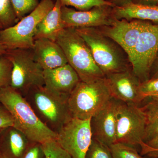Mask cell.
Returning a JSON list of instances; mask_svg holds the SVG:
<instances>
[{
    "instance_id": "cell-11",
    "label": "cell",
    "mask_w": 158,
    "mask_h": 158,
    "mask_svg": "<svg viewBox=\"0 0 158 158\" xmlns=\"http://www.w3.org/2000/svg\"><path fill=\"white\" fill-rule=\"evenodd\" d=\"M109 6H96L86 11H80L62 6V17L65 28H100L111 25L115 19Z\"/></svg>"
},
{
    "instance_id": "cell-23",
    "label": "cell",
    "mask_w": 158,
    "mask_h": 158,
    "mask_svg": "<svg viewBox=\"0 0 158 158\" xmlns=\"http://www.w3.org/2000/svg\"><path fill=\"white\" fill-rule=\"evenodd\" d=\"M18 21L30 14L40 3L39 0H11Z\"/></svg>"
},
{
    "instance_id": "cell-16",
    "label": "cell",
    "mask_w": 158,
    "mask_h": 158,
    "mask_svg": "<svg viewBox=\"0 0 158 158\" xmlns=\"http://www.w3.org/2000/svg\"><path fill=\"white\" fill-rule=\"evenodd\" d=\"M32 51L35 61L43 70L53 69L68 64L61 47L53 40L45 38L35 40Z\"/></svg>"
},
{
    "instance_id": "cell-36",
    "label": "cell",
    "mask_w": 158,
    "mask_h": 158,
    "mask_svg": "<svg viewBox=\"0 0 158 158\" xmlns=\"http://www.w3.org/2000/svg\"><path fill=\"white\" fill-rule=\"evenodd\" d=\"M143 156L144 158H158V155H145Z\"/></svg>"
},
{
    "instance_id": "cell-34",
    "label": "cell",
    "mask_w": 158,
    "mask_h": 158,
    "mask_svg": "<svg viewBox=\"0 0 158 158\" xmlns=\"http://www.w3.org/2000/svg\"><path fill=\"white\" fill-rule=\"evenodd\" d=\"M7 52L6 48L0 41V57L6 55Z\"/></svg>"
},
{
    "instance_id": "cell-1",
    "label": "cell",
    "mask_w": 158,
    "mask_h": 158,
    "mask_svg": "<svg viewBox=\"0 0 158 158\" xmlns=\"http://www.w3.org/2000/svg\"><path fill=\"white\" fill-rule=\"evenodd\" d=\"M0 103L12 116L14 127L31 142L42 144L56 139L57 133L40 119L25 98L11 86L0 89Z\"/></svg>"
},
{
    "instance_id": "cell-37",
    "label": "cell",
    "mask_w": 158,
    "mask_h": 158,
    "mask_svg": "<svg viewBox=\"0 0 158 158\" xmlns=\"http://www.w3.org/2000/svg\"><path fill=\"white\" fill-rule=\"evenodd\" d=\"M0 158H7L6 156H4V155L0 152Z\"/></svg>"
},
{
    "instance_id": "cell-3",
    "label": "cell",
    "mask_w": 158,
    "mask_h": 158,
    "mask_svg": "<svg viewBox=\"0 0 158 158\" xmlns=\"http://www.w3.org/2000/svg\"><path fill=\"white\" fill-rule=\"evenodd\" d=\"M56 41L61 47L68 64L76 72L81 81L90 82L105 77L87 44L75 28H65Z\"/></svg>"
},
{
    "instance_id": "cell-20",
    "label": "cell",
    "mask_w": 158,
    "mask_h": 158,
    "mask_svg": "<svg viewBox=\"0 0 158 158\" xmlns=\"http://www.w3.org/2000/svg\"><path fill=\"white\" fill-rule=\"evenodd\" d=\"M152 98L150 101L141 107L146 118V127L143 142L158 136V97Z\"/></svg>"
},
{
    "instance_id": "cell-26",
    "label": "cell",
    "mask_w": 158,
    "mask_h": 158,
    "mask_svg": "<svg viewBox=\"0 0 158 158\" xmlns=\"http://www.w3.org/2000/svg\"><path fill=\"white\" fill-rule=\"evenodd\" d=\"M41 144L46 158H73L56 140L47 141Z\"/></svg>"
},
{
    "instance_id": "cell-15",
    "label": "cell",
    "mask_w": 158,
    "mask_h": 158,
    "mask_svg": "<svg viewBox=\"0 0 158 158\" xmlns=\"http://www.w3.org/2000/svg\"><path fill=\"white\" fill-rule=\"evenodd\" d=\"M44 87L58 96L67 99L79 82L80 78L69 64L44 70Z\"/></svg>"
},
{
    "instance_id": "cell-38",
    "label": "cell",
    "mask_w": 158,
    "mask_h": 158,
    "mask_svg": "<svg viewBox=\"0 0 158 158\" xmlns=\"http://www.w3.org/2000/svg\"><path fill=\"white\" fill-rule=\"evenodd\" d=\"M3 29V28L2 26V25H1V24L0 23V29Z\"/></svg>"
},
{
    "instance_id": "cell-35",
    "label": "cell",
    "mask_w": 158,
    "mask_h": 158,
    "mask_svg": "<svg viewBox=\"0 0 158 158\" xmlns=\"http://www.w3.org/2000/svg\"><path fill=\"white\" fill-rule=\"evenodd\" d=\"M156 63L155 72V73L154 74L152 78H158V54L156 58L155 62H156Z\"/></svg>"
},
{
    "instance_id": "cell-7",
    "label": "cell",
    "mask_w": 158,
    "mask_h": 158,
    "mask_svg": "<svg viewBox=\"0 0 158 158\" xmlns=\"http://www.w3.org/2000/svg\"><path fill=\"white\" fill-rule=\"evenodd\" d=\"M6 56L12 64L11 85L25 96L29 91L44 86V70L34 59L32 49L7 51Z\"/></svg>"
},
{
    "instance_id": "cell-2",
    "label": "cell",
    "mask_w": 158,
    "mask_h": 158,
    "mask_svg": "<svg viewBox=\"0 0 158 158\" xmlns=\"http://www.w3.org/2000/svg\"><path fill=\"white\" fill-rule=\"evenodd\" d=\"M75 29L87 44L95 63L105 77L131 68L127 54L98 28Z\"/></svg>"
},
{
    "instance_id": "cell-9",
    "label": "cell",
    "mask_w": 158,
    "mask_h": 158,
    "mask_svg": "<svg viewBox=\"0 0 158 158\" xmlns=\"http://www.w3.org/2000/svg\"><path fill=\"white\" fill-rule=\"evenodd\" d=\"M145 127L146 118L141 107L120 102L116 114V143L140 148Z\"/></svg>"
},
{
    "instance_id": "cell-31",
    "label": "cell",
    "mask_w": 158,
    "mask_h": 158,
    "mask_svg": "<svg viewBox=\"0 0 158 158\" xmlns=\"http://www.w3.org/2000/svg\"><path fill=\"white\" fill-rule=\"evenodd\" d=\"M23 158H46L42 144L32 142Z\"/></svg>"
},
{
    "instance_id": "cell-14",
    "label": "cell",
    "mask_w": 158,
    "mask_h": 158,
    "mask_svg": "<svg viewBox=\"0 0 158 158\" xmlns=\"http://www.w3.org/2000/svg\"><path fill=\"white\" fill-rule=\"evenodd\" d=\"M112 97L119 101L138 105L143 101L139 93L141 82L132 69L105 77Z\"/></svg>"
},
{
    "instance_id": "cell-6",
    "label": "cell",
    "mask_w": 158,
    "mask_h": 158,
    "mask_svg": "<svg viewBox=\"0 0 158 158\" xmlns=\"http://www.w3.org/2000/svg\"><path fill=\"white\" fill-rule=\"evenodd\" d=\"M54 0H41L37 8L15 24L0 31V41L7 51L16 49H32L37 26L53 8Z\"/></svg>"
},
{
    "instance_id": "cell-21",
    "label": "cell",
    "mask_w": 158,
    "mask_h": 158,
    "mask_svg": "<svg viewBox=\"0 0 158 158\" xmlns=\"http://www.w3.org/2000/svg\"><path fill=\"white\" fill-rule=\"evenodd\" d=\"M18 21L11 0H0V23L3 29L13 26Z\"/></svg>"
},
{
    "instance_id": "cell-22",
    "label": "cell",
    "mask_w": 158,
    "mask_h": 158,
    "mask_svg": "<svg viewBox=\"0 0 158 158\" xmlns=\"http://www.w3.org/2000/svg\"><path fill=\"white\" fill-rule=\"evenodd\" d=\"M62 6L73 7L80 11H86L96 6H114L105 0H58Z\"/></svg>"
},
{
    "instance_id": "cell-32",
    "label": "cell",
    "mask_w": 158,
    "mask_h": 158,
    "mask_svg": "<svg viewBox=\"0 0 158 158\" xmlns=\"http://www.w3.org/2000/svg\"><path fill=\"white\" fill-rule=\"evenodd\" d=\"M112 4L114 7H121L133 3L134 0H105Z\"/></svg>"
},
{
    "instance_id": "cell-29",
    "label": "cell",
    "mask_w": 158,
    "mask_h": 158,
    "mask_svg": "<svg viewBox=\"0 0 158 158\" xmlns=\"http://www.w3.org/2000/svg\"><path fill=\"white\" fill-rule=\"evenodd\" d=\"M140 153L142 156L158 155V136L143 142L140 145Z\"/></svg>"
},
{
    "instance_id": "cell-25",
    "label": "cell",
    "mask_w": 158,
    "mask_h": 158,
    "mask_svg": "<svg viewBox=\"0 0 158 158\" xmlns=\"http://www.w3.org/2000/svg\"><path fill=\"white\" fill-rule=\"evenodd\" d=\"M110 148L113 158H144L138 150L126 144L116 143Z\"/></svg>"
},
{
    "instance_id": "cell-24",
    "label": "cell",
    "mask_w": 158,
    "mask_h": 158,
    "mask_svg": "<svg viewBox=\"0 0 158 158\" xmlns=\"http://www.w3.org/2000/svg\"><path fill=\"white\" fill-rule=\"evenodd\" d=\"M85 158H113L109 146L92 138Z\"/></svg>"
},
{
    "instance_id": "cell-5",
    "label": "cell",
    "mask_w": 158,
    "mask_h": 158,
    "mask_svg": "<svg viewBox=\"0 0 158 158\" xmlns=\"http://www.w3.org/2000/svg\"><path fill=\"white\" fill-rule=\"evenodd\" d=\"M24 97L40 119L57 134L72 118L68 99L51 92L44 86L32 89Z\"/></svg>"
},
{
    "instance_id": "cell-27",
    "label": "cell",
    "mask_w": 158,
    "mask_h": 158,
    "mask_svg": "<svg viewBox=\"0 0 158 158\" xmlns=\"http://www.w3.org/2000/svg\"><path fill=\"white\" fill-rule=\"evenodd\" d=\"M12 64L8 57H0V89L10 86Z\"/></svg>"
},
{
    "instance_id": "cell-33",
    "label": "cell",
    "mask_w": 158,
    "mask_h": 158,
    "mask_svg": "<svg viewBox=\"0 0 158 158\" xmlns=\"http://www.w3.org/2000/svg\"><path fill=\"white\" fill-rule=\"evenodd\" d=\"M133 3L148 6H158V0H134Z\"/></svg>"
},
{
    "instance_id": "cell-13",
    "label": "cell",
    "mask_w": 158,
    "mask_h": 158,
    "mask_svg": "<svg viewBox=\"0 0 158 158\" xmlns=\"http://www.w3.org/2000/svg\"><path fill=\"white\" fill-rule=\"evenodd\" d=\"M148 21L141 20L117 19L111 25L98 28L106 36L117 43L130 57L140 33Z\"/></svg>"
},
{
    "instance_id": "cell-10",
    "label": "cell",
    "mask_w": 158,
    "mask_h": 158,
    "mask_svg": "<svg viewBox=\"0 0 158 158\" xmlns=\"http://www.w3.org/2000/svg\"><path fill=\"white\" fill-rule=\"evenodd\" d=\"M56 141L73 158H85L92 139L90 118L72 117L57 133Z\"/></svg>"
},
{
    "instance_id": "cell-18",
    "label": "cell",
    "mask_w": 158,
    "mask_h": 158,
    "mask_svg": "<svg viewBox=\"0 0 158 158\" xmlns=\"http://www.w3.org/2000/svg\"><path fill=\"white\" fill-rule=\"evenodd\" d=\"M32 143L23 133L11 127L0 141V152L7 158H23Z\"/></svg>"
},
{
    "instance_id": "cell-39",
    "label": "cell",
    "mask_w": 158,
    "mask_h": 158,
    "mask_svg": "<svg viewBox=\"0 0 158 158\" xmlns=\"http://www.w3.org/2000/svg\"><path fill=\"white\" fill-rule=\"evenodd\" d=\"M1 106H2V104H1V103H0V107H1Z\"/></svg>"
},
{
    "instance_id": "cell-19",
    "label": "cell",
    "mask_w": 158,
    "mask_h": 158,
    "mask_svg": "<svg viewBox=\"0 0 158 158\" xmlns=\"http://www.w3.org/2000/svg\"><path fill=\"white\" fill-rule=\"evenodd\" d=\"M112 13L117 19H138L158 23V6L132 3L123 7H113Z\"/></svg>"
},
{
    "instance_id": "cell-30",
    "label": "cell",
    "mask_w": 158,
    "mask_h": 158,
    "mask_svg": "<svg viewBox=\"0 0 158 158\" xmlns=\"http://www.w3.org/2000/svg\"><path fill=\"white\" fill-rule=\"evenodd\" d=\"M14 123L11 114L6 108L0 107V132L4 130L14 127Z\"/></svg>"
},
{
    "instance_id": "cell-28",
    "label": "cell",
    "mask_w": 158,
    "mask_h": 158,
    "mask_svg": "<svg viewBox=\"0 0 158 158\" xmlns=\"http://www.w3.org/2000/svg\"><path fill=\"white\" fill-rule=\"evenodd\" d=\"M139 93L143 100L147 98L158 97V78L141 83Z\"/></svg>"
},
{
    "instance_id": "cell-17",
    "label": "cell",
    "mask_w": 158,
    "mask_h": 158,
    "mask_svg": "<svg viewBox=\"0 0 158 158\" xmlns=\"http://www.w3.org/2000/svg\"><path fill=\"white\" fill-rule=\"evenodd\" d=\"M63 6L56 0L53 8L48 12L37 26L35 40L45 38L56 41L58 35L64 28L61 9Z\"/></svg>"
},
{
    "instance_id": "cell-12",
    "label": "cell",
    "mask_w": 158,
    "mask_h": 158,
    "mask_svg": "<svg viewBox=\"0 0 158 158\" xmlns=\"http://www.w3.org/2000/svg\"><path fill=\"white\" fill-rule=\"evenodd\" d=\"M120 102L111 98L90 118L92 138L109 147L116 142V114Z\"/></svg>"
},
{
    "instance_id": "cell-8",
    "label": "cell",
    "mask_w": 158,
    "mask_h": 158,
    "mask_svg": "<svg viewBox=\"0 0 158 158\" xmlns=\"http://www.w3.org/2000/svg\"><path fill=\"white\" fill-rule=\"evenodd\" d=\"M158 54V24L148 22L129 57L133 73L141 83L149 80Z\"/></svg>"
},
{
    "instance_id": "cell-4",
    "label": "cell",
    "mask_w": 158,
    "mask_h": 158,
    "mask_svg": "<svg viewBox=\"0 0 158 158\" xmlns=\"http://www.w3.org/2000/svg\"><path fill=\"white\" fill-rule=\"evenodd\" d=\"M112 97L106 78L81 81L69 97L68 106L72 117L90 119Z\"/></svg>"
}]
</instances>
